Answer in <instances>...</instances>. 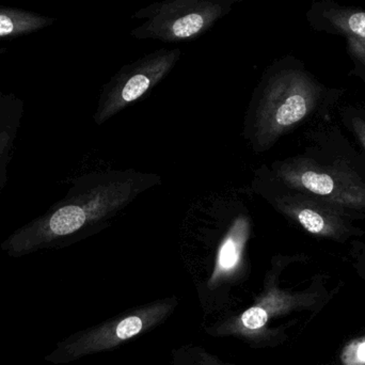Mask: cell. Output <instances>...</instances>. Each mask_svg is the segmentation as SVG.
Wrapping results in <instances>:
<instances>
[{"mask_svg": "<svg viewBox=\"0 0 365 365\" xmlns=\"http://www.w3.org/2000/svg\"><path fill=\"white\" fill-rule=\"evenodd\" d=\"M55 21L40 13L0 6V38L28 36L49 27Z\"/></svg>", "mask_w": 365, "mask_h": 365, "instance_id": "30bf717a", "label": "cell"}, {"mask_svg": "<svg viewBox=\"0 0 365 365\" xmlns=\"http://www.w3.org/2000/svg\"><path fill=\"white\" fill-rule=\"evenodd\" d=\"M349 117V125L353 130L358 141L362 145L365 151V115L361 113H351Z\"/></svg>", "mask_w": 365, "mask_h": 365, "instance_id": "7c38bea8", "label": "cell"}, {"mask_svg": "<svg viewBox=\"0 0 365 365\" xmlns=\"http://www.w3.org/2000/svg\"><path fill=\"white\" fill-rule=\"evenodd\" d=\"M278 206L304 231L317 237L342 242L357 235L346 210L312 195L297 191L279 200Z\"/></svg>", "mask_w": 365, "mask_h": 365, "instance_id": "ba28073f", "label": "cell"}, {"mask_svg": "<svg viewBox=\"0 0 365 365\" xmlns=\"http://www.w3.org/2000/svg\"><path fill=\"white\" fill-rule=\"evenodd\" d=\"M242 0H163L139 10L143 23L130 34L140 40L163 42L192 40L207 32Z\"/></svg>", "mask_w": 365, "mask_h": 365, "instance_id": "277c9868", "label": "cell"}, {"mask_svg": "<svg viewBox=\"0 0 365 365\" xmlns=\"http://www.w3.org/2000/svg\"><path fill=\"white\" fill-rule=\"evenodd\" d=\"M278 175L287 186L346 210L365 212V181L342 163L294 158L281 163Z\"/></svg>", "mask_w": 365, "mask_h": 365, "instance_id": "5b68a950", "label": "cell"}, {"mask_svg": "<svg viewBox=\"0 0 365 365\" xmlns=\"http://www.w3.org/2000/svg\"><path fill=\"white\" fill-rule=\"evenodd\" d=\"M133 182H102L71 192L46 212L13 232L0 248L9 257H21L62 246L130 201L135 191Z\"/></svg>", "mask_w": 365, "mask_h": 365, "instance_id": "6da1fadb", "label": "cell"}, {"mask_svg": "<svg viewBox=\"0 0 365 365\" xmlns=\"http://www.w3.org/2000/svg\"><path fill=\"white\" fill-rule=\"evenodd\" d=\"M181 55L179 48H160L121 68L105 88L96 122L103 123L143 98L175 68Z\"/></svg>", "mask_w": 365, "mask_h": 365, "instance_id": "8992f818", "label": "cell"}, {"mask_svg": "<svg viewBox=\"0 0 365 365\" xmlns=\"http://www.w3.org/2000/svg\"><path fill=\"white\" fill-rule=\"evenodd\" d=\"M23 103L12 94H0V191L8 182V166L16 139Z\"/></svg>", "mask_w": 365, "mask_h": 365, "instance_id": "9c48e42d", "label": "cell"}, {"mask_svg": "<svg viewBox=\"0 0 365 365\" xmlns=\"http://www.w3.org/2000/svg\"><path fill=\"white\" fill-rule=\"evenodd\" d=\"M167 365H235L225 361L201 345L186 344L171 351Z\"/></svg>", "mask_w": 365, "mask_h": 365, "instance_id": "8fae6325", "label": "cell"}, {"mask_svg": "<svg viewBox=\"0 0 365 365\" xmlns=\"http://www.w3.org/2000/svg\"><path fill=\"white\" fill-rule=\"evenodd\" d=\"M6 53H8V48H6V47H0V57Z\"/></svg>", "mask_w": 365, "mask_h": 365, "instance_id": "5bb4252c", "label": "cell"}, {"mask_svg": "<svg viewBox=\"0 0 365 365\" xmlns=\"http://www.w3.org/2000/svg\"><path fill=\"white\" fill-rule=\"evenodd\" d=\"M330 90L300 60L285 57L270 66L264 79L257 115V140L272 145L279 137L308 119Z\"/></svg>", "mask_w": 365, "mask_h": 365, "instance_id": "7a4b0ae2", "label": "cell"}, {"mask_svg": "<svg viewBox=\"0 0 365 365\" xmlns=\"http://www.w3.org/2000/svg\"><path fill=\"white\" fill-rule=\"evenodd\" d=\"M357 358L360 362L365 364V342L361 343V344L358 346Z\"/></svg>", "mask_w": 365, "mask_h": 365, "instance_id": "4fadbf2b", "label": "cell"}, {"mask_svg": "<svg viewBox=\"0 0 365 365\" xmlns=\"http://www.w3.org/2000/svg\"><path fill=\"white\" fill-rule=\"evenodd\" d=\"M306 17L315 31L344 38L354 74L365 83V10L334 0H314Z\"/></svg>", "mask_w": 365, "mask_h": 365, "instance_id": "52a82bcc", "label": "cell"}, {"mask_svg": "<svg viewBox=\"0 0 365 365\" xmlns=\"http://www.w3.org/2000/svg\"><path fill=\"white\" fill-rule=\"evenodd\" d=\"M178 306L177 297H167L130 309L98 325L71 334L58 342L44 360L51 364H68L89 356L115 351L166 323Z\"/></svg>", "mask_w": 365, "mask_h": 365, "instance_id": "3957f363", "label": "cell"}]
</instances>
